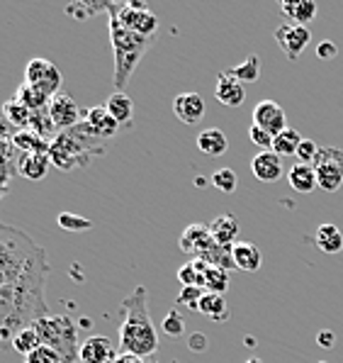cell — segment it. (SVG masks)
<instances>
[{
	"label": "cell",
	"mask_w": 343,
	"mask_h": 363,
	"mask_svg": "<svg viewBox=\"0 0 343 363\" xmlns=\"http://www.w3.org/2000/svg\"><path fill=\"white\" fill-rule=\"evenodd\" d=\"M302 134L292 127H287L285 132H280L278 137L273 139V152L278 156H297V149L302 144Z\"/></svg>",
	"instance_id": "31"
},
{
	"label": "cell",
	"mask_w": 343,
	"mask_h": 363,
	"mask_svg": "<svg viewBox=\"0 0 343 363\" xmlns=\"http://www.w3.org/2000/svg\"><path fill=\"white\" fill-rule=\"evenodd\" d=\"M336 54H339V49H336V44L334 42H329V39H324L322 44L317 47V57L319 59H336Z\"/></svg>",
	"instance_id": "45"
},
{
	"label": "cell",
	"mask_w": 343,
	"mask_h": 363,
	"mask_svg": "<svg viewBox=\"0 0 343 363\" xmlns=\"http://www.w3.org/2000/svg\"><path fill=\"white\" fill-rule=\"evenodd\" d=\"M49 259L30 234L0 225V288H47Z\"/></svg>",
	"instance_id": "1"
},
{
	"label": "cell",
	"mask_w": 343,
	"mask_h": 363,
	"mask_svg": "<svg viewBox=\"0 0 343 363\" xmlns=\"http://www.w3.org/2000/svg\"><path fill=\"white\" fill-rule=\"evenodd\" d=\"M214 98L226 108H239L246 100V86L241 81H236L229 71H222L217 76V88H214Z\"/></svg>",
	"instance_id": "15"
},
{
	"label": "cell",
	"mask_w": 343,
	"mask_h": 363,
	"mask_svg": "<svg viewBox=\"0 0 343 363\" xmlns=\"http://www.w3.org/2000/svg\"><path fill=\"white\" fill-rule=\"evenodd\" d=\"M47 110H49V117H52L54 127H57V132H69L83 122V113H81L79 103H76L69 93H59V96H54L52 100H49Z\"/></svg>",
	"instance_id": "9"
},
{
	"label": "cell",
	"mask_w": 343,
	"mask_h": 363,
	"mask_svg": "<svg viewBox=\"0 0 343 363\" xmlns=\"http://www.w3.org/2000/svg\"><path fill=\"white\" fill-rule=\"evenodd\" d=\"M105 108H107V113L120 122V127L132 125V117H134V103H132V98L127 96L124 91H115L112 96L105 100Z\"/></svg>",
	"instance_id": "24"
},
{
	"label": "cell",
	"mask_w": 343,
	"mask_h": 363,
	"mask_svg": "<svg viewBox=\"0 0 343 363\" xmlns=\"http://www.w3.org/2000/svg\"><path fill=\"white\" fill-rule=\"evenodd\" d=\"M212 186L217 188V191L231 195L236 191V186H239V176H236L234 169H219L212 173Z\"/></svg>",
	"instance_id": "36"
},
{
	"label": "cell",
	"mask_w": 343,
	"mask_h": 363,
	"mask_svg": "<svg viewBox=\"0 0 343 363\" xmlns=\"http://www.w3.org/2000/svg\"><path fill=\"white\" fill-rule=\"evenodd\" d=\"M287 183L292 186V191L302 193V195H309L319 188L317 183V173H314L312 166L307 164H295L290 171H287Z\"/></svg>",
	"instance_id": "23"
},
{
	"label": "cell",
	"mask_w": 343,
	"mask_h": 363,
	"mask_svg": "<svg viewBox=\"0 0 343 363\" xmlns=\"http://www.w3.org/2000/svg\"><path fill=\"white\" fill-rule=\"evenodd\" d=\"M129 8H132V10H149V5H146V3H139V0H132Z\"/></svg>",
	"instance_id": "48"
},
{
	"label": "cell",
	"mask_w": 343,
	"mask_h": 363,
	"mask_svg": "<svg viewBox=\"0 0 343 363\" xmlns=\"http://www.w3.org/2000/svg\"><path fill=\"white\" fill-rule=\"evenodd\" d=\"M161 332L165 334V337H173V339L182 337V332H185V320H182V315L178 310H170L168 315L163 317Z\"/></svg>",
	"instance_id": "39"
},
{
	"label": "cell",
	"mask_w": 343,
	"mask_h": 363,
	"mask_svg": "<svg viewBox=\"0 0 343 363\" xmlns=\"http://www.w3.org/2000/svg\"><path fill=\"white\" fill-rule=\"evenodd\" d=\"M214 244L212 232H209V225H202V222H195V225H187L180 234V249L185 254H192V259H200V256Z\"/></svg>",
	"instance_id": "12"
},
{
	"label": "cell",
	"mask_w": 343,
	"mask_h": 363,
	"mask_svg": "<svg viewBox=\"0 0 343 363\" xmlns=\"http://www.w3.org/2000/svg\"><path fill=\"white\" fill-rule=\"evenodd\" d=\"M246 363H263V361H261V359H256V356H253V359H248Z\"/></svg>",
	"instance_id": "49"
},
{
	"label": "cell",
	"mask_w": 343,
	"mask_h": 363,
	"mask_svg": "<svg viewBox=\"0 0 343 363\" xmlns=\"http://www.w3.org/2000/svg\"><path fill=\"white\" fill-rule=\"evenodd\" d=\"M13 144L25 154H49V142L32 130H22L13 137Z\"/></svg>",
	"instance_id": "28"
},
{
	"label": "cell",
	"mask_w": 343,
	"mask_h": 363,
	"mask_svg": "<svg viewBox=\"0 0 343 363\" xmlns=\"http://www.w3.org/2000/svg\"><path fill=\"white\" fill-rule=\"evenodd\" d=\"M95 13H105V3H74L66 8V15H71L76 22L91 20Z\"/></svg>",
	"instance_id": "37"
},
{
	"label": "cell",
	"mask_w": 343,
	"mask_h": 363,
	"mask_svg": "<svg viewBox=\"0 0 343 363\" xmlns=\"http://www.w3.org/2000/svg\"><path fill=\"white\" fill-rule=\"evenodd\" d=\"M248 137H251V142L256 144V147H261L263 152H273V139L275 137H270V134L265 132V130H261V127L251 125V130H248Z\"/></svg>",
	"instance_id": "43"
},
{
	"label": "cell",
	"mask_w": 343,
	"mask_h": 363,
	"mask_svg": "<svg viewBox=\"0 0 343 363\" xmlns=\"http://www.w3.org/2000/svg\"><path fill=\"white\" fill-rule=\"evenodd\" d=\"M187 346H190V351H195V354H202V351H207V337H204L202 332H195V334H190L187 337Z\"/></svg>",
	"instance_id": "44"
},
{
	"label": "cell",
	"mask_w": 343,
	"mask_h": 363,
	"mask_svg": "<svg viewBox=\"0 0 343 363\" xmlns=\"http://www.w3.org/2000/svg\"><path fill=\"white\" fill-rule=\"evenodd\" d=\"M239 220L236 215L226 212V215H219L217 220L209 222V232H212V239L214 244L219 247H234L236 244V237H239Z\"/></svg>",
	"instance_id": "18"
},
{
	"label": "cell",
	"mask_w": 343,
	"mask_h": 363,
	"mask_svg": "<svg viewBox=\"0 0 343 363\" xmlns=\"http://www.w3.org/2000/svg\"><path fill=\"white\" fill-rule=\"evenodd\" d=\"M231 256H234V264L239 271L243 273H253L258 271L263 264V254L261 249L256 247V244L251 242H236L234 249H231Z\"/></svg>",
	"instance_id": "21"
},
{
	"label": "cell",
	"mask_w": 343,
	"mask_h": 363,
	"mask_svg": "<svg viewBox=\"0 0 343 363\" xmlns=\"http://www.w3.org/2000/svg\"><path fill=\"white\" fill-rule=\"evenodd\" d=\"M110 39H112V52H115V88L124 91L129 83L132 74L136 71V66L141 64L144 54L149 52V47L153 44V37H141L136 32H129L127 27H122L117 18L110 15Z\"/></svg>",
	"instance_id": "4"
},
{
	"label": "cell",
	"mask_w": 343,
	"mask_h": 363,
	"mask_svg": "<svg viewBox=\"0 0 343 363\" xmlns=\"http://www.w3.org/2000/svg\"><path fill=\"white\" fill-rule=\"evenodd\" d=\"M25 83H30L32 88L42 91L47 98H54L59 96V88H61V71L49 59L35 57L27 61L25 66Z\"/></svg>",
	"instance_id": "8"
},
{
	"label": "cell",
	"mask_w": 343,
	"mask_h": 363,
	"mask_svg": "<svg viewBox=\"0 0 343 363\" xmlns=\"http://www.w3.org/2000/svg\"><path fill=\"white\" fill-rule=\"evenodd\" d=\"M317 344L324 346V349H331V346L336 344V334L331 332V329H322V332L317 334Z\"/></svg>",
	"instance_id": "46"
},
{
	"label": "cell",
	"mask_w": 343,
	"mask_h": 363,
	"mask_svg": "<svg viewBox=\"0 0 343 363\" xmlns=\"http://www.w3.org/2000/svg\"><path fill=\"white\" fill-rule=\"evenodd\" d=\"M204 293H207L204 288L187 286V288H182L180 293H178L175 303L182 305V307H187V310H192V312H197V307H200V300H202V295H204Z\"/></svg>",
	"instance_id": "40"
},
{
	"label": "cell",
	"mask_w": 343,
	"mask_h": 363,
	"mask_svg": "<svg viewBox=\"0 0 343 363\" xmlns=\"http://www.w3.org/2000/svg\"><path fill=\"white\" fill-rule=\"evenodd\" d=\"M317 154H319L317 142H314V139H302L300 149H297V164L312 166V161L317 159Z\"/></svg>",
	"instance_id": "42"
},
{
	"label": "cell",
	"mask_w": 343,
	"mask_h": 363,
	"mask_svg": "<svg viewBox=\"0 0 343 363\" xmlns=\"http://www.w3.org/2000/svg\"><path fill=\"white\" fill-rule=\"evenodd\" d=\"M25 363H64V361H61V356L54 349L40 346V349H35L30 356H25Z\"/></svg>",
	"instance_id": "41"
},
{
	"label": "cell",
	"mask_w": 343,
	"mask_h": 363,
	"mask_svg": "<svg viewBox=\"0 0 343 363\" xmlns=\"http://www.w3.org/2000/svg\"><path fill=\"white\" fill-rule=\"evenodd\" d=\"M13 349L18 351V354L22 356H30L35 349H40L42 346V339H40V334H37V329L35 327H25L22 332H18L13 337Z\"/></svg>",
	"instance_id": "33"
},
{
	"label": "cell",
	"mask_w": 343,
	"mask_h": 363,
	"mask_svg": "<svg viewBox=\"0 0 343 363\" xmlns=\"http://www.w3.org/2000/svg\"><path fill=\"white\" fill-rule=\"evenodd\" d=\"M204 271H207V264L202 259H192L185 266L178 268V281L182 283V288L187 286L204 288Z\"/></svg>",
	"instance_id": "30"
},
{
	"label": "cell",
	"mask_w": 343,
	"mask_h": 363,
	"mask_svg": "<svg viewBox=\"0 0 343 363\" xmlns=\"http://www.w3.org/2000/svg\"><path fill=\"white\" fill-rule=\"evenodd\" d=\"M0 342H5V339H3V329H0Z\"/></svg>",
	"instance_id": "50"
},
{
	"label": "cell",
	"mask_w": 343,
	"mask_h": 363,
	"mask_svg": "<svg viewBox=\"0 0 343 363\" xmlns=\"http://www.w3.org/2000/svg\"><path fill=\"white\" fill-rule=\"evenodd\" d=\"M115 363H144L141 356H132V354H120Z\"/></svg>",
	"instance_id": "47"
},
{
	"label": "cell",
	"mask_w": 343,
	"mask_h": 363,
	"mask_svg": "<svg viewBox=\"0 0 343 363\" xmlns=\"http://www.w3.org/2000/svg\"><path fill=\"white\" fill-rule=\"evenodd\" d=\"M83 122L93 130V134L100 139H112L120 130V122L107 113L105 105H93L83 113Z\"/></svg>",
	"instance_id": "14"
},
{
	"label": "cell",
	"mask_w": 343,
	"mask_h": 363,
	"mask_svg": "<svg viewBox=\"0 0 343 363\" xmlns=\"http://www.w3.org/2000/svg\"><path fill=\"white\" fill-rule=\"evenodd\" d=\"M120 356V351L115 349V344L107 337H88L81 344V363H115Z\"/></svg>",
	"instance_id": "13"
},
{
	"label": "cell",
	"mask_w": 343,
	"mask_h": 363,
	"mask_svg": "<svg viewBox=\"0 0 343 363\" xmlns=\"http://www.w3.org/2000/svg\"><path fill=\"white\" fill-rule=\"evenodd\" d=\"M3 117L10 122L13 127H20L22 130H30V122H32V110L25 108V105L20 103V100L10 98L8 103L3 105Z\"/></svg>",
	"instance_id": "29"
},
{
	"label": "cell",
	"mask_w": 343,
	"mask_h": 363,
	"mask_svg": "<svg viewBox=\"0 0 343 363\" xmlns=\"http://www.w3.org/2000/svg\"><path fill=\"white\" fill-rule=\"evenodd\" d=\"M309 39H312V35H309L307 27L292 25V22H283V25L275 30V42H278L280 52H283L290 61L300 59V54L307 49Z\"/></svg>",
	"instance_id": "10"
},
{
	"label": "cell",
	"mask_w": 343,
	"mask_h": 363,
	"mask_svg": "<svg viewBox=\"0 0 343 363\" xmlns=\"http://www.w3.org/2000/svg\"><path fill=\"white\" fill-rule=\"evenodd\" d=\"M197 149L209 156V159H219V156L226 154V149H229V139H226V134L222 130H217V127H209V130H202L197 134Z\"/></svg>",
	"instance_id": "20"
},
{
	"label": "cell",
	"mask_w": 343,
	"mask_h": 363,
	"mask_svg": "<svg viewBox=\"0 0 343 363\" xmlns=\"http://www.w3.org/2000/svg\"><path fill=\"white\" fill-rule=\"evenodd\" d=\"M204 290H207V293L224 295L226 290H229V271L207 266V271H204Z\"/></svg>",
	"instance_id": "35"
},
{
	"label": "cell",
	"mask_w": 343,
	"mask_h": 363,
	"mask_svg": "<svg viewBox=\"0 0 343 363\" xmlns=\"http://www.w3.org/2000/svg\"><path fill=\"white\" fill-rule=\"evenodd\" d=\"M57 222L61 230H66V232H86L93 227L91 220H86V217H81V215H74V212H61Z\"/></svg>",
	"instance_id": "38"
},
{
	"label": "cell",
	"mask_w": 343,
	"mask_h": 363,
	"mask_svg": "<svg viewBox=\"0 0 343 363\" xmlns=\"http://www.w3.org/2000/svg\"><path fill=\"white\" fill-rule=\"evenodd\" d=\"M204 110L207 108H204V100L200 93H180L173 100V113L182 125H197L204 117Z\"/></svg>",
	"instance_id": "16"
},
{
	"label": "cell",
	"mask_w": 343,
	"mask_h": 363,
	"mask_svg": "<svg viewBox=\"0 0 343 363\" xmlns=\"http://www.w3.org/2000/svg\"><path fill=\"white\" fill-rule=\"evenodd\" d=\"M197 312L204 317H209L212 322H226L229 320V305H226V298L224 295H217V293H204L202 300H200V307Z\"/></svg>",
	"instance_id": "26"
},
{
	"label": "cell",
	"mask_w": 343,
	"mask_h": 363,
	"mask_svg": "<svg viewBox=\"0 0 343 363\" xmlns=\"http://www.w3.org/2000/svg\"><path fill=\"white\" fill-rule=\"evenodd\" d=\"M122 327H120V354L153 356L158 351V332L149 315V293L136 286L122 300Z\"/></svg>",
	"instance_id": "2"
},
{
	"label": "cell",
	"mask_w": 343,
	"mask_h": 363,
	"mask_svg": "<svg viewBox=\"0 0 343 363\" xmlns=\"http://www.w3.org/2000/svg\"><path fill=\"white\" fill-rule=\"evenodd\" d=\"M105 154V139L95 137L86 122L76 125L69 132H59L49 139V159L59 171H74L88 166L93 159Z\"/></svg>",
	"instance_id": "3"
},
{
	"label": "cell",
	"mask_w": 343,
	"mask_h": 363,
	"mask_svg": "<svg viewBox=\"0 0 343 363\" xmlns=\"http://www.w3.org/2000/svg\"><path fill=\"white\" fill-rule=\"evenodd\" d=\"M251 171L261 183H275L283 178V159L275 152H261L253 156Z\"/></svg>",
	"instance_id": "17"
},
{
	"label": "cell",
	"mask_w": 343,
	"mask_h": 363,
	"mask_svg": "<svg viewBox=\"0 0 343 363\" xmlns=\"http://www.w3.org/2000/svg\"><path fill=\"white\" fill-rule=\"evenodd\" d=\"M280 10H283V15L292 22V25L307 27L309 22L317 18L319 5L314 3V0H285V3L280 5Z\"/></svg>",
	"instance_id": "19"
},
{
	"label": "cell",
	"mask_w": 343,
	"mask_h": 363,
	"mask_svg": "<svg viewBox=\"0 0 343 363\" xmlns=\"http://www.w3.org/2000/svg\"><path fill=\"white\" fill-rule=\"evenodd\" d=\"M319 363H331V361H319Z\"/></svg>",
	"instance_id": "51"
},
{
	"label": "cell",
	"mask_w": 343,
	"mask_h": 363,
	"mask_svg": "<svg viewBox=\"0 0 343 363\" xmlns=\"http://www.w3.org/2000/svg\"><path fill=\"white\" fill-rule=\"evenodd\" d=\"M32 327L40 334L42 346L57 351L64 363H81L79 327L69 315H47L37 320Z\"/></svg>",
	"instance_id": "5"
},
{
	"label": "cell",
	"mask_w": 343,
	"mask_h": 363,
	"mask_svg": "<svg viewBox=\"0 0 343 363\" xmlns=\"http://www.w3.org/2000/svg\"><path fill=\"white\" fill-rule=\"evenodd\" d=\"M314 242H317V247L324 251V254H341L343 251V232L339 230L336 225H331V222H324V225H319L317 234H314Z\"/></svg>",
	"instance_id": "25"
},
{
	"label": "cell",
	"mask_w": 343,
	"mask_h": 363,
	"mask_svg": "<svg viewBox=\"0 0 343 363\" xmlns=\"http://www.w3.org/2000/svg\"><path fill=\"white\" fill-rule=\"evenodd\" d=\"M231 249H234V247H219V244H212V247L204 251L200 259L207 266L222 268V271H231V268H236L234 256H231Z\"/></svg>",
	"instance_id": "32"
},
{
	"label": "cell",
	"mask_w": 343,
	"mask_h": 363,
	"mask_svg": "<svg viewBox=\"0 0 343 363\" xmlns=\"http://www.w3.org/2000/svg\"><path fill=\"white\" fill-rule=\"evenodd\" d=\"M317 173V183L324 193H336L343 186V152L336 147L319 149L317 159L312 161Z\"/></svg>",
	"instance_id": "6"
},
{
	"label": "cell",
	"mask_w": 343,
	"mask_h": 363,
	"mask_svg": "<svg viewBox=\"0 0 343 363\" xmlns=\"http://www.w3.org/2000/svg\"><path fill=\"white\" fill-rule=\"evenodd\" d=\"M15 100H20L25 108H30L32 113H37V110H47L49 108V100L42 91H37V88H32L30 83L22 81L18 86V91H15Z\"/></svg>",
	"instance_id": "27"
},
{
	"label": "cell",
	"mask_w": 343,
	"mask_h": 363,
	"mask_svg": "<svg viewBox=\"0 0 343 363\" xmlns=\"http://www.w3.org/2000/svg\"><path fill=\"white\" fill-rule=\"evenodd\" d=\"M105 13L117 18L122 27L129 32H136L141 37H153L158 32V18L151 10H132L129 3H105Z\"/></svg>",
	"instance_id": "7"
},
{
	"label": "cell",
	"mask_w": 343,
	"mask_h": 363,
	"mask_svg": "<svg viewBox=\"0 0 343 363\" xmlns=\"http://www.w3.org/2000/svg\"><path fill=\"white\" fill-rule=\"evenodd\" d=\"M253 125L265 130L270 137H278L280 132L287 130V115L275 100H261L253 108Z\"/></svg>",
	"instance_id": "11"
},
{
	"label": "cell",
	"mask_w": 343,
	"mask_h": 363,
	"mask_svg": "<svg viewBox=\"0 0 343 363\" xmlns=\"http://www.w3.org/2000/svg\"><path fill=\"white\" fill-rule=\"evenodd\" d=\"M49 166H52L49 154H22L18 161L20 176L27 178V181H42V178L47 176Z\"/></svg>",
	"instance_id": "22"
},
{
	"label": "cell",
	"mask_w": 343,
	"mask_h": 363,
	"mask_svg": "<svg viewBox=\"0 0 343 363\" xmlns=\"http://www.w3.org/2000/svg\"><path fill=\"white\" fill-rule=\"evenodd\" d=\"M229 74L234 76L236 81H241L243 86H246V83H256L258 78H261V61H258L256 54H251L246 61H241L239 66H234Z\"/></svg>",
	"instance_id": "34"
}]
</instances>
